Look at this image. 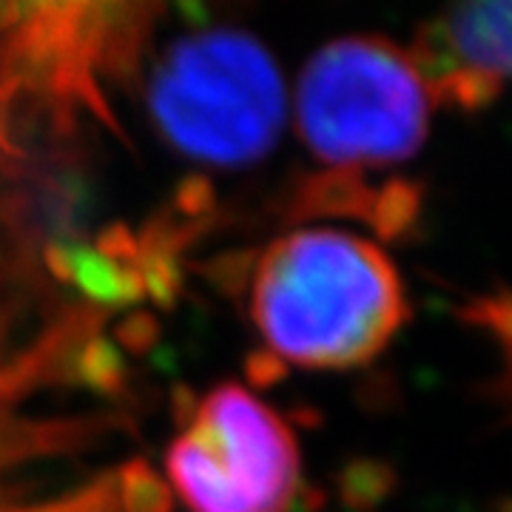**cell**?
Masks as SVG:
<instances>
[{"mask_svg":"<svg viewBox=\"0 0 512 512\" xmlns=\"http://www.w3.org/2000/svg\"><path fill=\"white\" fill-rule=\"evenodd\" d=\"M436 109L407 49L382 35H345L316 49L296 83V126L328 177L410 160Z\"/></svg>","mask_w":512,"mask_h":512,"instance_id":"3957f363","label":"cell"},{"mask_svg":"<svg viewBox=\"0 0 512 512\" xmlns=\"http://www.w3.org/2000/svg\"><path fill=\"white\" fill-rule=\"evenodd\" d=\"M510 0H476L424 20L407 49L436 106L481 111L510 77Z\"/></svg>","mask_w":512,"mask_h":512,"instance_id":"5b68a950","label":"cell"},{"mask_svg":"<svg viewBox=\"0 0 512 512\" xmlns=\"http://www.w3.org/2000/svg\"><path fill=\"white\" fill-rule=\"evenodd\" d=\"M410 316L402 276L370 239L339 228L276 237L251 276V319L265 350L302 370L373 362Z\"/></svg>","mask_w":512,"mask_h":512,"instance_id":"6da1fadb","label":"cell"},{"mask_svg":"<svg viewBox=\"0 0 512 512\" xmlns=\"http://www.w3.org/2000/svg\"><path fill=\"white\" fill-rule=\"evenodd\" d=\"M165 464L191 512H288L302 481L291 427L237 382L202 396Z\"/></svg>","mask_w":512,"mask_h":512,"instance_id":"277c9868","label":"cell"},{"mask_svg":"<svg viewBox=\"0 0 512 512\" xmlns=\"http://www.w3.org/2000/svg\"><path fill=\"white\" fill-rule=\"evenodd\" d=\"M148 111L177 154L239 168L274 148L285 86L271 52L251 32L202 26L160 55L148 80Z\"/></svg>","mask_w":512,"mask_h":512,"instance_id":"7a4b0ae2","label":"cell"}]
</instances>
